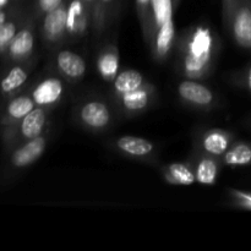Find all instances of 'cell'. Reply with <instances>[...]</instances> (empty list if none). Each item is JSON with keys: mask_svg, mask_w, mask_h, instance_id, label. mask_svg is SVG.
<instances>
[{"mask_svg": "<svg viewBox=\"0 0 251 251\" xmlns=\"http://www.w3.org/2000/svg\"><path fill=\"white\" fill-rule=\"evenodd\" d=\"M220 50L217 34L205 25L191 26L176 36L174 68L184 78L205 80L212 75Z\"/></svg>", "mask_w": 251, "mask_h": 251, "instance_id": "cell-1", "label": "cell"}, {"mask_svg": "<svg viewBox=\"0 0 251 251\" xmlns=\"http://www.w3.org/2000/svg\"><path fill=\"white\" fill-rule=\"evenodd\" d=\"M176 0H141L136 10L145 41L158 63L169 58L176 41L174 9Z\"/></svg>", "mask_w": 251, "mask_h": 251, "instance_id": "cell-2", "label": "cell"}, {"mask_svg": "<svg viewBox=\"0 0 251 251\" xmlns=\"http://www.w3.org/2000/svg\"><path fill=\"white\" fill-rule=\"evenodd\" d=\"M51 131L49 127L38 137L22 142L14 149L2 152L4 162L0 167V184L4 185L11 183L27 168L33 166L48 149Z\"/></svg>", "mask_w": 251, "mask_h": 251, "instance_id": "cell-3", "label": "cell"}, {"mask_svg": "<svg viewBox=\"0 0 251 251\" xmlns=\"http://www.w3.org/2000/svg\"><path fill=\"white\" fill-rule=\"evenodd\" d=\"M115 107L100 97H86L74 105L73 120L85 131L100 135L115 124Z\"/></svg>", "mask_w": 251, "mask_h": 251, "instance_id": "cell-4", "label": "cell"}, {"mask_svg": "<svg viewBox=\"0 0 251 251\" xmlns=\"http://www.w3.org/2000/svg\"><path fill=\"white\" fill-rule=\"evenodd\" d=\"M50 113L51 110L46 108L36 107L14 125L0 130L2 152L9 151L22 142L38 137L47 131L51 124Z\"/></svg>", "mask_w": 251, "mask_h": 251, "instance_id": "cell-5", "label": "cell"}, {"mask_svg": "<svg viewBox=\"0 0 251 251\" xmlns=\"http://www.w3.org/2000/svg\"><path fill=\"white\" fill-rule=\"evenodd\" d=\"M107 146L119 156L125 158L142 162L150 166H158V150L157 145L151 140L144 137L124 135L113 137L107 142Z\"/></svg>", "mask_w": 251, "mask_h": 251, "instance_id": "cell-6", "label": "cell"}, {"mask_svg": "<svg viewBox=\"0 0 251 251\" xmlns=\"http://www.w3.org/2000/svg\"><path fill=\"white\" fill-rule=\"evenodd\" d=\"M36 44L37 19L33 14H31L25 20L21 28L1 56L2 64L22 63L36 58Z\"/></svg>", "mask_w": 251, "mask_h": 251, "instance_id": "cell-7", "label": "cell"}, {"mask_svg": "<svg viewBox=\"0 0 251 251\" xmlns=\"http://www.w3.org/2000/svg\"><path fill=\"white\" fill-rule=\"evenodd\" d=\"M176 96L183 105L194 110L210 112L218 107V96L201 80L184 78L176 85Z\"/></svg>", "mask_w": 251, "mask_h": 251, "instance_id": "cell-8", "label": "cell"}, {"mask_svg": "<svg viewBox=\"0 0 251 251\" xmlns=\"http://www.w3.org/2000/svg\"><path fill=\"white\" fill-rule=\"evenodd\" d=\"M66 83L68 81L55 73L43 76L27 88L36 107L53 110L65 98L68 92Z\"/></svg>", "mask_w": 251, "mask_h": 251, "instance_id": "cell-9", "label": "cell"}, {"mask_svg": "<svg viewBox=\"0 0 251 251\" xmlns=\"http://www.w3.org/2000/svg\"><path fill=\"white\" fill-rule=\"evenodd\" d=\"M158 102L156 86L147 81L141 87L113 100L117 112L125 118H135L145 114Z\"/></svg>", "mask_w": 251, "mask_h": 251, "instance_id": "cell-10", "label": "cell"}, {"mask_svg": "<svg viewBox=\"0 0 251 251\" xmlns=\"http://www.w3.org/2000/svg\"><path fill=\"white\" fill-rule=\"evenodd\" d=\"M235 134L230 130L211 127V129H198L191 135L193 150L213 157H221L229 150L235 142Z\"/></svg>", "mask_w": 251, "mask_h": 251, "instance_id": "cell-11", "label": "cell"}, {"mask_svg": "<svg viewBox=\"0 0 251 251\" xmlns=\"http://www.w3.org/2000/svg\"><path fill=\"white\" fill-rule=\"evenodd\" d=\"M36 64L37 56L22 63L2 64L0 69V100L9 98L24 91Z\"/></svg>", "mask_w": 251, "mask_h": 251, "instance_id": "cell-12", "label": "cell"}, {"mask_svg": "<svg viewBox=\"0 0 251 251\" xmlns=\"http://www.w3.org/2000/svg\"><path fill=\"white\" fill-rule=\"evenodd\" d=\"M68 6L65 0L60 6L42 16L41 38L44 46L56 49L68 39Z\"/></svg>", "mask_w": 251, "mask_h": 251, "instance_id": "cell-13", "label": "cell"}, {"mask_svg": "<svg viewBox=\"0 0 251 251\" xmlns=\"http://www.w3.org/2000/svg\"><path fill=\"white\" fill-rule=\"evenodd\" d=\"M51 68L70 83H77L85 77L87 64L83 56L66 48H56L51 58Z\"/></svg>", "mask_w": 251, "mask_h": 251, "instance_id": "cell-14", "label": "cell"}, {"mask_svg": "<svg viewBox=\"0 0 251 251\" xmlns=\"http://www.w3.org/2000/svg\"><path fill=\"white\" fill-rule=\"evenodd\" d=\"M34 108L36 104L27 87L17 95L0 100V130L14 125Z\"/></svg>", "mask_w": 251, "mask_h": 251, "instance_id": "cell-15", "label": "cell"}, {"mask_svg": "<svg viewBox=\"0 0 251 251\" xmlns=\"http://www.w3.org/2000/svg\"><path fill=\"white\" fill-rule=\"evenodd\" d=\"M238 47L251 50V1L242 0L226 25Z\"/></svg>", "mask_w": 251, "mask_h": 251, "instance_id": "cell-16", "label": "cell"}, {"mask_svg": "<svg viewBox=\"0 0 251 251\" xmlns=\"http://www.w3.org/2000/svg\"><path fill=\"white\" fill-rule=\"evenodd\" d=\"M92 31V11L81 0H70L68 6V39L81 41Z\"/></svg>", "mask_w": 251, "mask_h": 251, "instance_id": "cell-17", "label": "cell"}, {"mask_svg": "<svg viewBox=\"0 0 251 251\" xmlns=\"http://www.w3.org/2000/svg\"><path fill=\"white\" fill-rule=\"evenodd\" d=\"M188 159L193 166L196 183L206 186L215 185L220 176L221 168L223 167L221 158L191 150Z\"/></svg>", "mask_w": 251, "mask_h": 251, "instance_id": "cell-18", "label": "cell"}, {"mask_svg": "<svg viewBox=\"0 0 251 251\" xmlns=\"http://www.w3.org/2000/svg\"><path fill=\"white\" fill-rule=\"evenodd\" d=\"M96 70L105 82L112 83L120 71V55L117 43L113 39L105 41L96 58Z\"/></svg>", "mask_w": 251, "mask_h": 251, "instance_id": "cell-19", "label": "cell"}, {"mask_svg": "<svg viewBox=\"0 0 251 251\" xmlns=\"http://www.w3.org/2000/svg\"><path fill=\"white\" fill-rule=\"evenodd\" d=\"M159 172L163 180L169 185L188 186L196 183L195 173L189 159L185 162H172V163L162 164L159 167Z\"/></svg>", "mask_w": 251, "mask_h": 251, "instance_id": "cell-20", "label": "cell"}, {"mask_svg": "<svg viewBox=\"0 0 251 251\" xmlns=\"http://www.w3.org/2000/svg\"><path fill=\"white\" fill-rule=\"evenodd\" d=\"M147 81L149 80L135 69H126V70L119 71L117 77L112 82V100H114L122 96L126 95V93L132 92L136 88L141 87Z\"/></svg>", "mask_w": 251, "mask_h": 251, "instance_id": "cell-21", "label": "cell"}, {"mask_svg": "<svg viewBox=\"0 0 251 251\" xmlns=\"http://www.w3.org/2000/svg\"><path fill=\"white\" fill-rule=\"evenodd\" d=\"M223 167L251 166V142L235 141L227 152L221 157Z\"/></svg>", "mask_w": 251, "mask_h": 251, "instance_id": "cell-22", "label": "cell"}, {"mask_svg": "<svg viewBox=\"0 0 251 251\" xmlns=\"http://www.w3.org/2000/svg\"><path fill=\"white\" fill-rule=\"evenodd\" d=\"M114 4L115 0H98L97 1L92 15V36L95 39H100L107 29Z\"/></svg>", "mask_w": 251, "mask_h": 251, "instance_id": "cell-23", "label": "cell"}, {"mask_svg": "<svg viewBox=\"0 0 251 251\" xmlns=\"http://www.w3.org/2000/svg\"><path fill=\"white\" fill-rule=\"evenodd\" d=\"M27 16H28V15L25 14L24 11H21L17 15H15L12 19H10L9 21L0 25V58L4 55L7 47H9V44L11 43L14 37L16 36L19 29L21 28V26L24 25L25 20L27 19Z\"/></svg>", "mask_w": 251, "mask_h": 251, "instance_id": "cell-24", "label": "cell"}, {"mask_svg": "<svg viewBox=\"0 0 251 251\" xmlns=\"http://www.w3.org/2000/svg\"><path fill=\"white\" fill-rule=\"evenodd\" d=\"M227 80L235 87L243 88L251 95V63L228 75Z\"/></svg>", "mask_w": 251, "mask_h": 251, "instance_id": "cell-25", "label": "cell"}, {"mask_svg": "<svg viewBox=\"0 0 251 251\" xmlns=\"http://www.w3.org/2000/svg\"><path fill=\"white\" fill-rule=\"evenodd\" d=\"M227 193L230 205L242 210L251 211V193L233 188L227 189Z\"/></svg>", "mask_w": 251, "mask_h": 251, "instance_id": "cell-26", "label": "cell"}, {"mask_svg": "<svg viewBox=\"0 0 251 251\" xmlns=\"http://www.w3.org/2000/svg\"><path fill=\"white\" fill-rule=\"evenodd\" d=\"M64 1L65 0H36L33 15L36 16L37 20L42 19L43 15L51 11V10L56 9L58 6H60Z\"/></svg>", "mask_w": 251, "mask_h": 251, "instance_id": "cell-27", "label": "cell"}, {"mask_svg": "<svg viewBox=\"0 0 251 251\" xmlns=\"http://www.w3.org/2000/svg\"><path fill=\"white\" fill-rule=\"evenodd\" d=\"M240 1H242V0H222L223 22H225V26L228 24L233 11H234V9L238 6V4H239Z\"/></svg>", "mask_w": 251, "mask_h": 251, "instance_id": "cell-28", "label": "cell"}, {"mask_svg": "<svg viewBox=\"0 0 251 251\" xmlns=\"http://www.w3.org/2000/svg\"><path fill=\"white\" fill-rule=\"evenodd\" d=\"M19 12H21V10L16 9V7H5V9H0V25L5 24L6 21H9L10 19L17 15Z\"/></svg>", "mask_w": 251, "mask_h": 251, "instance_id": "cell-29", "label": "cell"}, {"mask_svg": "<svg viewBox=\"0 0 251 251\" xmlns=\"http://www.w3.org/2000/svg\"><path fill=\"white\" fill-rule=\"evenodd\" d=\"M81 1H82L83 4H85L86 6L91 10V11H92V15H93V11H95V7H96V5H97L98 0H81Z\"/></svg>", "mask_w": 251, "mask_h": 251, "instance_id": "cell-30", "label": "cell"}, {"mask_svg": "<svg viewBox=\"0 0 251 251\" xmlns=\"http://www.w3.org/2000/svg\"><path fill=\"white\" fill-rule=\"evenodd\" d=\"M12 0H0V9H5V7H12Z\"/></svg>", "mask_w": 251, "mask_h": 251, "instance_id": "cell-31", "label": "cell"}, {"mask_svg": "<svg viewBox=\"0 0 251 251\" xmlns=\"http://www.w3.org/2000/svg\"><path fill=\"white\" fill-rule=\"evenodd\" d=\"M176 1H178V0H176Z\"/></svg>", "mask_w": 251, "mask_h": 251, "instance_id": "cell-32", "label": "cell"}]
</instances>
